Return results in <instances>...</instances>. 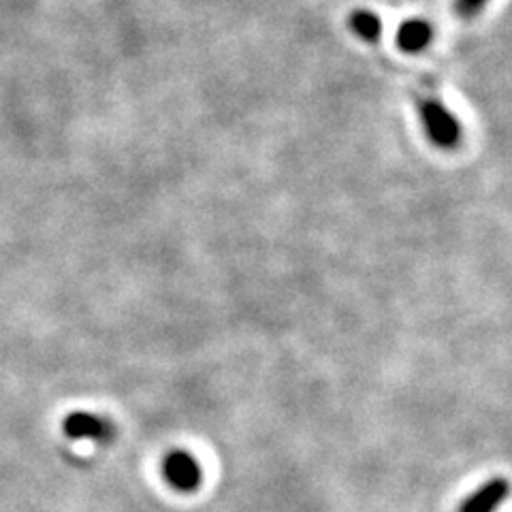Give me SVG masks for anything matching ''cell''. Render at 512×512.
Returning <instances> with one entry per match:
<instances>
[{"mask_svg":"<svg viewBox=\"0 0 512 512\" xmlns=\"http://www.w3.org/2000/svg\"><path fill=\"white\" fill-rule=\"evenodd\" d=\"M419 114L429 141L438 148H455L461 141V124L455 114L438 99H421Z\"/></svg>","mask_w":512,"mask_h":512,"instance_id":"1","label":"cell"},{"mask_svg":"<svg viewBox=\"0 0 512 512\" xmlns=\"http://www.w3.org/2000/svg\"><path fill=\"white\" fill-rule=\"evenodd\" d=\"M165 478L175 489L192 491L201 483V468L192 455L184 451H175L165 459Z\"/></svg>","mask_w":512,"mask_h":512,"instance_id":"2","label":"cell"},{"mask_svg":"<svg viewBox=\"0 0 512 512\" xmlns=\"http://www.w3.org/2000/svg\"><path fill=\"white\" fill-rule=\"evenodd\" d=\"M64 434L73 440H105L109 436V423L94 414L73 412L64 419Z\"/></svg>","mask_w":512,"mask_h":512,"instance_id":"3","label":"cell"},{"mask_svg":"<svg viewBox=\"0 0 512 512\" xmlns=\"http://www.w3.org/2000/svg\"><path fill=\"white\" fill-rule=\"evenodd\" d=\"M508 495V483L504 478H493L466 500L459 512H493Z\"/></svg>","mask_w":512,"mask_h":512,"instance_id":"4","label":"cell"},{"mask_svg":"<svg viewBox=\"0 0 512 512\" xmlns=\"http://www.w3.org/2000/svg\"><path fill=\"white\" fill-rule=\"evenodd\" d=\"M434 39V28L425 20H408L397 30V47L406 54H419Z\"/></svg>","mask_w":512,"mask_h":512,"instance_id":"5","label":"cell"},{"mask_svg":"<svg viewBox=\"0 0 512 512\" xmlns=\"http://www.w3.org/2000/svg\"><path fill=\"white\" fill-rule=\"evenodd\" d=\"M350 28L355 35H359L361 39L376 43L382 37V22L374 11H367V9H357L350 13Z\"/></svg>","mask_w":512,"mask_h":512,"instance_id":"6","label":"cell"},{"mask_svg":"<svg viewBox=\"0 0 512 512\" xmlns=\"http://www.w3.org/2000/svg\"><path fill=\"white\" fill-rule=\"evenodd\" d=\"M485 5L487 0H455V13L463 20H470L476 13L483 11Z\"/></svg>","mask_w":512,"mask_h":512,"instance_id":"7","label":"cell"}]
</instances>
